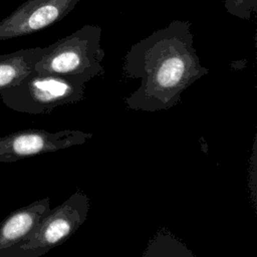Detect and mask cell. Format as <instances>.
<instances>
[{"instance_id":"10","label":"cell","mask_w":257,"mask_h":257,"mask_svg":"<svg viewBox=\"0 0 257 257\" xmlns=\"http://www.w3.org/2000/svg\"><path fill=\"white\" fill-rule=\"evenodd\" d=\"M224 4L230 14L244 19H250L257 8V0H225Z\"/></svg>"},{"instance_id":"7","label":"cell","mask_w":257,"mask_h":257,"mask_svg":"<svg viewBox=\"0 0 257 257\" xmlns=\"http://www.w3.org/2000/svg\"><path fill=\"white\" fill-rule=\"evenodd\" d=\"M50 209V199L45 197L9 213L0 223V257L21 244Z\"/></svg>"},{"instance_id":"8","label":"cell","mask_w":257,"mask_h":257,"mask_svg":"<svg viewBox=\"0 0 257 257\" xmlns=\"http://www.w3.org/2000/svg\"><path fill=\"white\" fill-rule=\"evenodd\" d=\"M45 47H31L0 54V92L12 87L34 71Z\"/></svg>"},{"instance_id":"6","label":"cell","mask_w":257,"mask_h":257,"mask_svg":"<svg viewBox=\"0 0 257 257\" xmlns=\"http://www.w3.org/2000/svg\"><path fill=\"white\" fill-rule=\"evenodd\" d=\"M80 0H26L0 21V41L38 32L68 15Z\"/></svg>"},{"instance_id":"3","label":"cell","mask_w":257,"mask_h":257,"mask_svg":"<svg viewBox=\"0 0 257 257\" xmlns=\"http://www.w3.org/2000/svg\"><path fill=\"white\" fill-rule=\"evenodd\" d=\"M85 83L54 74L32 71L18 84L0 92L10 109L28 114H46L58 106L79 102Z\"/></svg>"},{"instance_id":"2","label":"cell","mask_w":257,"mask_h":257,"mask_svg":"<svg viewBox=\"0 0 257 257\" xmlns=\"http://www.w3.org/2000/svg\"><path fill=\"white\" fill-rule=\"evenodd\" d=\"M101 28L85 24L71 34L45 47L34 70L86 83L104 73V50L100 46Z\"/></svg>"},{"instance_id":"5","label":"cell","mask_w":257,"mask_h":257,"mask_svg":"<svg viewBox=\"0 0 257 257\" xmlns=\"http://www.w3.org/2000/svg\"><path fill=\"white\" fill-rule=\"evenodd\" d=\"M92 137V133L76 130L47 132L28 128L14 132L0 138V163H13L25 158L68 149L84 144Z\"/></svg>"},{"instance_id":"4","label":"cell","mask_w":257,"mask_h":257,"mask_svg":"<svg viewBox=\"0 0 257 257\" xmlns=\"http://www.w3.org/2000/svg\"><path fill=\"white\" fill-rule=\"evenodd\" d=\"M89 197L76 190L63 203L50 209L29 236L7 257H40L69 239L86 221Z\"/></svg>"},{"instance_id":"1","label":"cell","mask_w":257,"mask_h":257,"mask_svg":"<svg viewBox=\"0 0 257 257\" xmlns=\"http://www.w3.org/2000/svg\"><path fill=\"white\" fill-rule=\"evenodd\" d=\"M123 74L140 79V86L124 102L127 108L155 112L169 109L181 101L182 93L207 75L196 52L191 22L173 20L131 46Z\"/></svg>"},{"instance_id":"9","label":"cell","mask_w":257,"mask_h":257,"mask_svg":"<svg viewBox=\"0 0 257 257\" xmlns=\"http://www.w3.org/2000/svg\"><path fill=\"white\" fill-rule=\"evenodd\" d=\"M143 257H197L187 245L166 228L156 232L149 240Z\"/></svg>"}]
</instances>
